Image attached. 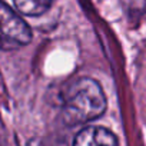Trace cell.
Returning a JSON list of instances; mask_svg holds the SVG:
<instances>
[{"label": "cell", "instance_id": "6da1fadb", "mask_svg": "<svg viewBox=\"0 0 146 146\" xmlns=\"http://www.w3.org/2000/svg\"><path fill=\"white\" fill-rule=\"evenodd\" d=\"M62 115L69 126L83 125L100 117L106 110V98L100 85L90 78H80L62 92Z\"/></svg>", "mask_w": 146, "mask_h": 146}, {"label": "cell", "instance_id": "7a4b0ae2", "mask_svg": "<svg viewBox=\"0 0 146 146\" xmlns=\"http://www.w3.org/2000/svg\"><path fill=\"white\" fill-rule=\"evenodd\" d=\"M32 30L29 25L5 2H0V49L15 50L29 44Z\"/></svg>", "mask_w": 146, "mask_h": 146}, {"label": "cell", "instance_id": "3957f363", "mask_svg": "<svg viewBox=\"0 0 146 146\" xmlns=\"http://www.w3.org/2000/svg\"><path fill=\"white\" fill-rule=\"evenodd\" d=\"M73 146H119V142L115 133L109 129L102 126H89L76 135Z\"/></svg>", "mask_w": 146, "mask_h": 146}, {"label": "cell", "instance_id": "277c9868", "mask_svg": "<svg viewBox=\"0 0 146 146\" xmlns=\"http://www.w3.org/2000/svg\"><path fill=\"white\" fill-rule=\"evenodd\" d=\"M17 10L26 16H39L49 10L53 0H13Z\"/></svg>", "mask_w": 146, "mask_h": 146}]
</instances>
